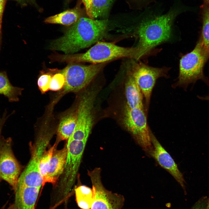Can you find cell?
I'll return each instance as SVG.
<instances>
[{
	"instance_id": "obj_1",
	"label": "cell",
	"mask_w": 209,
	"mask_h": 209,
	"mask_svg": "<svg viewBox=\"0 0 209 209\" xmlns=\"http://www.w3.org/2000/svg\"><path fill=\"white\" fill-rule=\"evenodd\" d=\"M108 24L107 20H94L82 17L68 30L62 37L54 40L51 47L71 54L87 47L105 35Z\"/></svg>"
},
{
	"instance_id": "obj_2",
	"label": "cell",
	"mask_w": 209,
	"mask_h": 209,
	"mask_svg": "<svg viewBox=\"0 0 209 209\" xmlns=\"http://www.w3.org/2000/svg\"><path fill=\"white\" fill-rule=\"evenodd\" d=\"M143 56L141 48L138 46L124 47L112 43L99 42L85 53L58 55L57 60L71 63L88 62L98 64L122 57L138 60Z\"/></svg>"
},
{
	"instance_id": "obj_3",
	"label": "cell",
	"mask_w": 209,
	"mask_h": 209,
	"mask_svg": "<svg viewBox=\"0 0 209 209\" xmlns=\"http://www.w3.org/2000/svg\"><path fill=\"white\" fill-rule=\"evenodd\" d=\"M176 14V12L172 10L141 22L137 31L139 40L138 46L145 55L150 53L155 46L169 39Z\"/></svg>"
},
{
	"instance_id": "obj_4",
	"label": "cell",
	"mask_w": 209,
	"mask_h": 209,
	"mask_svg": "<svg viewBox=\"0 0 209 209\" xmlns=\"http://www.w3.org/2000/svg\"><path fill=\"white\" fill-rule=\"evenodd\" d=\"M209 59L197 42L192 50L181 57L178 80L174 86L181 87L185 90L190 84H194L199 80L209 86V79L204 73L205 66Z\"/></svg>"
},
{
	"instance_id": "obj_5",
	"label": "cell",
	"mask_w": 209,
	"mask_h": 209,
	"mask_svg": "<svg viewBox=\"0 0 209 209\" xmlns=\"http://www.w3.org/2000/svg\"><path fill=\"white\" fill-rule=\"evenodd\" d=\"M32 146L31 156L27 166L19 178L17 184L41 188L43 179L39 170L40 161L53 134L46 120Z\"/></svg>"
},
{
	"instance_id": "obj_6",
	"label": "cell",
	"mask_w": 209,
	"mask_h": 209,
	"mask_svg": "<svg viewBox=\"0 0 209 209\" xmlns=\"http://www.w3.org/2000/svg\"><path fill=\"white\" fill-rule=\"evenodd\" d=\"M123 124L135 140L148 152L152 147L150 131L145 109L131 108L126 104L122 115Z\"/></svg>"
},
{
	"instance_id": "obj_7",
	"label": "cell",
	"mask_w": 209,
	"mask_h": 209,
	"mask_svg": "<svg viewBox=\"0 0 209 209\" xmlns=\"http://www.w3.org/2000/svg\"><path fill=\"white\" fill-rule=\"evenodd\" d=\"M105 63L86 65L72 64L67 66L61 72L65 80L62 93L77 92L84 88L101 71Z\"/></svg>"
},
{
	"instance_id": "obj_8",
	"label": "cell",
	"mask_w": 209,
	"mask_h": 209,
	"mask_svg": "<svg viewBox=\"0 0 209 209\" xmlns=\"http://www.w3.org/2000/svg\"><path fill=\"white\" fill-rule=\"evenodd\" d=\"M168 70L167 67H154L141 63L134 64L130 73L143 95L146 112L149 107L152 92L156 80L161 77H167Z\"/></svg>"
},
{
	"instance_id": "obj_9",
	"label": "cell",
	"mask_w": 209,
	"mask_h": 209,
	"mask_svg": "<svg viewBox=\"0 0 209 209\" xmlns=\"http://www.w3.org/2000/svg\"><path fill=\"white\" fill-rule=\"evenodd\" d=\"M86 142L70 139L68 140L66 161L59 183L65 193L70 192L75 182Z\"/></svg>"
},
{
	"instance_id": "obj_10",
	"label": "cell",
	"mask_w": 209,
	"mask_h": 209,
	"mask_svg": "<svg viewBox=\"0 0 209 209\" xmlns=\"http://www.w3.org/2000/svg\"><path fill=\"white\" fill-rule=\"evenodd\" d=\"M92 184L94 198L90 209H121L125 199L123 196L106 189L101 181L98 168L88 172Z\"/></svg>"
},
{
	"instance_id": "obj_11",
	"label": "cell",
	"mask_w": 209,
	"mask_h": 209,
	"mask_svg": "<svg viewBox=\"0 0 209 209\" xmlns=\"http://www.w3.org/2000/svg\"><path fill=\"white\" fill-rule=\"evenodd\" d=\"M21 165L15 157L12 149V139L0 138V177L7 182L15 192L21 173Z\"/></svg>"
},
{
	"instance_id": "obj_12",
	"label": "cell",
	"mask_w": 209,
	"mask_h": 209,
	"mask_svg": "<svg viewBox=\"0 0 209 209\" xmlns=\"http://www.w3.org/2000/svg\"><path fill=\"white\" fill-rule=\"evenodd\" d=\"M93 93H86L81 98L77 108L78 117L76 126L69 139L87 142L93 125Z\"/></svg>"
},
{
	"instance_id": "obj_13",
	"label": "cell",
	"mask_w": 209,
	"mask_h": 209,
	"mask_svg": "<svg viewBox=\"0 0 209 209\" xmlns=\"http://www.w3.org/2000/svg\"><path fill=\"white\" fill-rule=\"evenodd\" d=\"M152 147L148 152L158 164L168 172L176 179L186 193L185 182L183 175L169 154L162 146L150 131Z\"/></svg>"
},
{
	"instance_id": "obj_14",
	"label": "cell",
	"mask_w": 209,
	"mask_h": 209,
	"mask_svg": "<svg viewBox=\"0 0 209 209\" xmlns=\"http://www.w3.org/2000/svg\"><path fill=\"white\" fill-rule=\"evenodd\" d=\"M41 188L17 185L14 203L16 209H32L35 207Z\"/></svg>"
},
{
	"instance_id": "obj_15",
	"label": "cell",
	"mask_w": 209,
	"mask_h": 209,
	"mask_svg": "<svg viewBox=\"0 0 209 209\" xmlns=\"http://www.w3.org/2000/svg\"><path fill=\"white\" fill-rule=\"evenodd\" d=\"M67 155V144L60 150H56L55 148L45 183H49L54 185L58 181L64 172Z\"/></svg>"
},
{
	"instance_id": "obj_16",
	"label": "cell",
	"mask_w": 209,
	"mask_h": 209,
	"mask_svg": "<svg viewBox=\"0 0 209 209\" xmlns=\"http://www.w3.org/2000/svg\"><path fill=\"white\" fill-rule=\"evenodd\" d=\"M78 117L76 109H70L61 116L57 130V141L67 140L73 133L75 127Z\"/></svg>"
},
{
	"instance_id": "obj_17",
	"label": "cell",
	"mask_w": 209,
	"mask_h": 209,
	"mask_svg": "<svg viewBox=\"0 0 209 209\" xmlns=\"http://www.w3.org/2000/svg\"><path fill=\"white\" fill-rule=\"evenodd\" d=\"M125 93L128 107L145 109L143 95L130 73L125 84Z\"/></svg>"
},
{
	"instance_id": "obj_18",
	"label": "cell",
	"mask_w": 209,
	"mask_h": 209,
	"mask_svg": "<svg viewBox=\"0 0 209 209\" xmlns=\"http://www.w3.org/2000/svg\"><path fill=\"white\" fill-rule=\"evenodd\" d=\"M82 12L79 7L69 9L46 18L44 22L69 26L76 22L82 17Z\"/></svg>"
},
{
	"instance_id": "obj_19",
	"label": "cell",
	"mask_w": 209,
	"mask_h": 209,
	"mask_svg": "<svg viewBox=\"0 0 209 209\" xmlns=\"http://www.w3.org/2000/svg\"><path fill=\"white\" fill-rule=\"evenodd\" d=\"M202 27L197 42L209 58V2L204 1L201 6Z\"/></svg>"
},
{
	"instance_id": "obj_20",
	"label": "cell",
	"mask_w": 209,
	"mask_h": 209,
	"mask_svg": "<svg viewBox=\"0 0 209 209\" xmlns=\"http://www.w3.org/2000/svg\"><path fill=\"white\" fill-rule=\"evenodd\" d=\"M24 89L13 86L10 82L6 72L0 71V95L7 98L10 102L19 101Z\"/></svg>"
},
{
	"instance_id": "obj_21",
	"label": "cell",
	"mask_w": 209,
	"mask_h": 209,
	"mask_svg": "<svg viewBox=\"0 0 209 209\" xmlns=\"http://www.w3.org/2000/svg\"><path fill=\"white\" fill-rule=\"evenodd\" d=\"M76 200L79 207L82 209H90L94 198L92 188L80 185L75 189Z\"/></svg>"
},
{
	"instance_id": "obj_22",
	"label": "cell",
	"mask_w": 209,
	"mask_h": 209,
	"mask_svg": "<svg viewBox=\"0 0 209 209\" xmlns=\"http://www.w3.org/2000/svg\"><path fill=\"white\" fill-rule=\"evenodd\" d=\"M57 144L55 143L49 149L45 151L40 160L39 170L43 179L42 187L46 183L45 181L50 168L54 150Z\"/></svg>"
},
{
	"instance_id": "obj_23",
	"label": "cell",
	"mask_w": 209,
	"mask_h": 209,
	"mask_svg": "<svg viewBox=\"0 0 209 209\" xmlns=\"http://www.w3.org/2000/svg\"><path fill=\"white\" fill-rule=\"evenodd\" d=\"M114 0H93V19L106 15Z\"/></svg>"
},
{
	"instance_id": "obj_24",
	"label": "cell",
	"mask_w": 209,
	"mask_h": 209,
	"mask_svg": "<svg viewBox=\"0 0 209 209\" xmlns=\"http://www.w3.org/2000/svg\"><path fill=\"white\" fill-rule=\"evenodd\" d=\"M65 78L61 72L52 76L50 82L49 90L53 91H59L64 87L65 83Z\"/></svg>"
},
{
	"instance_id": "obj_25",
	"label": "cell",
	"mask_w": 209,
	"mask_h": 209,
	"mask_svg": "<svg viewBox=\"0 0 209 209\" xmlns=\"http://www.w3.org/2000/svg\"><path fill=\"white\" fill-rule=\"evenodd\" d=\"M52 76L49 74L42 75L38 79L37 84L39 90L42 93H44L49 90V85Z\"/></svg>"
},
{
	"instance_id": "obj_26",
	"label": "cell",
	"mask_w": 209,
	"mask_h": 209,
	"mask_svg": "<svg viewBox=\"0 0 209 209\" xmlns=\"http://www.w3.org/2000/svg\"><path fill=\"white\" fill-rule=\"evenodd\" d=\"M208 198L203 197L201 198L191 209H206Z\"/></svg>"
},
{
	"instance_id": "obj_27",
	"label": "cell",
	"mask_w": 209,
	"mask_h": 209,
	"mask_svg": "<svg viewBox=\"0 0 209 209\" xmlns=\"http://www.w3.org/2000/svg\"><path fill=\"white\" fill-rule=\"evenodd\" d=\"M85 6L86 12L89 18L93 19L92 15V4L93 0H82Z\"/></svg>"
},
{
	"instance_id": "obj_28",
	"label": "cell",
	"mask_w": 209,
	"mask_h": 209,
	"mask_svg": "<svg viewBox=\"0 0 209 209\" xmlns=\"http://www.w3.org/2000/svg\"><path fill=\"white\" fill-rule=\"evenodd\" d=\"M6 1L7 0H0V25L1 23Z\"/></svg>"
},
{
	"instance_id": "obj_29",
	"label": "cell",
	"mask_w": 209,
	"mask_h": 209,
	"mask_svg": "<svg viewBox=\"0 0 209 209\" xmlns=\"http://www.w3.org/2000/svg\"><path fill=\"white\" fill-rule=\"evenodd\" d=\"M6 121L3 119H0V138L1 136V133L3 127V125L5 123ZM1 179L0 177V182L1 181Z\"/></svg>"
},
{
	"instance_id": "obj_30",
	"label": "cell",
	"mask_w": 209,
	"mask_h": 209,
	"mask_svg": "<svg viewBox=\"0 0 209 209\" xmlns=\"http://www.w3.org/2000/svg\"><path fill=\"white\" fill-rule=\"evenodd\" d=\"M197 97L199 99L201 100L209 101V94L204 96H202L198 95Z\"/></svg>"
},
{
	"instance_id": "obj_31",
	"label": "cell",
	"mask_w": 209,
	"mask_h": 209,
	"mask_svg": "<svg viewBox=\"0 0 209 209\" xmlns=\"http://www.w3.org/2000/svg\"><path fill=\"white\" fill-rule=\"evenodd\" d=\"M1 209H16L14 203L10 205L9 206L6 207L4 205Z\"/></svg>"
},
{
	"instance_id": "obj_32",
	"label": "cell",
	"mask_w": 209,
	"mask_h": 209,
	"mask_svg": "<svg viewBox=\"0 0 209 209\" xmlns=\"http://www.w3.org/2000/svg\"><path fill=\"white\" fill-rule=\"evenodd\" d=\"M17 2L22 6H25L26 5V3L25 0H12Z\"/></svg>"
},
{
	"instance_id": "obj_33",
	"label": "cell",
	"mask_w": 209,
	"mask_h": 209,
	"mask_svg": "<svg viewBox=\"0 0 209 209\" xmlns=\"http://www.w3.org/2000/svg\"><path fill=\"white\" fill-rule=\"evenodd\" d=\"M30 3L33 4L35 6L36 5L35 0H27Z\"/></svg>"
},
{
	"instance_id": "obj_34",
	"label": "cell",
	"mask_w": 209,
	"mask_h": 209,
	"mask_svg": "<svg viewBox=\"0 0 209 209\" xmlns=\"http://www.w3.org/2000/svg\"><path fill=\"white\" fill-rule=\"evenodd\" d=\"M61 202H60V203H57V204H56L54 206H53L52 207H51L49 209H55L56 207L57 206H58L59 205V204H60V203H61ZM32 209H35V207L34 208Z\"/></svg>"
},
{
	"instance_id": "obj_35",
	"label": "cell",
	"mask_w": 209,
	"mask_h": 209,
	"mask_svg": "<svg viewBox=\"0 0 209 209\" xmlns=\"http://www.w3.org/2000/svg\"><path fill=\"white\" fill-rule=\"evenodd\" d=\"M206 209H209V198L208 199V201Z\"/></svg>"
},
{
	"instance_id": "obj_36",
	"label": "cell",
	"mask_w": 209,
	"mask_h": 209,
	"mask_svg": "<svg viewBox=\"0 0 209 209\" xmlns=\"http://www.w3.org/2000/svg\"><path fill=\"white\" fill-rule=\"evenodd\" d=\"M204 1H208L209 2V0H204Z\"/></svg>"
},
{
	"instance_id": "obj_37",
	"label": "cell",
	"mask_w": 209,
	"mask_h": 209,
	"mask_svg": "<svg viewBox=\"0 0 209 209\" xmlns=\"http://www.w3.org/2000/svg\"></svg>"
}]
</instances>
